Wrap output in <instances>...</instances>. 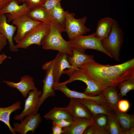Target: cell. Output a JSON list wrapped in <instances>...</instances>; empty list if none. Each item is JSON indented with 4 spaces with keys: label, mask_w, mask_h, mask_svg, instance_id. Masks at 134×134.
Returning <instances> with one entry per match:
<instances>
[{
    "label": "cell",
    "mask_w": 134,
    "mask_h": 134,
    "mask_svg": "<svg viewBox=\"0 0 134 134\" xmlns=\"http://www.w3.org/2000/svg\"><path fill=\"white\" fill-rule=\"evenodd\" d=\"M79 68L102 89L134 78V58L113 65L101 64L94 60L85 63Z\"/></svg>",
    "instance_id": "obj_1"
},
{
    "label": "cell",
    "mask_w": 134,
    "mask_h": 134,
    "mask_svg": "<svg viewBox=\"0 0 134 134\" xmlns=\"http://www.w3.org/2000/svg\"><path fill=\"white\" fill-rule=\"evenodd\" d=\"M64 32H66L65 29L53 18L50 30L41 42L42 48L46 50H56L72 56V48L68 41L62 36L61 33Z\"/></svg>",
    "instance_id": "obj_2"
},
{
    "label": "cell",
    "mask_w": 134,
    "mask_h": 134,
    "mask_svg": "<svg viewBox=\"0 0 134 134\" xmlns=\"http://www.w3.org/2000/svg\"><path fill=\"white\" fill-rule=\"evenodd\" d=\"M124 33L118 21L115 20L107 36L101 41V45L111 58L120 61V53L124 41Z\"/></svg>",
    "instance_id": "obj_3"
},
{
    "label": "cell",
    "mask_w": 134,
    "mask_h": 134,
    "mask_svg": "<svg viewBox=\"0 0 134 134\" xmlns=\"http://www.w3.org/2000/svg\"><path fill=\"white\" fill-rule=\"evenodd\" d=\"M68 41L72 48H75L81 52L85 53L87 49L94 50L103 53L111 58L94 33L87 35H79L69 39Z\"/></svg>",
    "instance_id": "obj_4"
},
{
    "label": "cell",
    "mask_w": 134,
    "mask_h": 134,
    "mask_svg": "<svg viewBox=\"0 0 134 134\" xmlns=\"http://www.w3.org/2000/svg\"><path fill=\"white\" fill-rule=\"evenodd\" d=\"M51 23L42 22L35 27L15 45V48L27 49L33 44L41 45V40L50 30Z\"/></svg>",
    "instance_id": "obj_5"
},
{
    "label": "cell",
    "mask_w": 134,
    "mask_h": 134,
    "mask_svg": "<svg viewBox=\"0 0 134 134\" xmlns=\"http://www.w3.org/2000/svg\"><path fill=\"white\" fill-rule=\"evenodd\" d=\"M65 12V29L69 39L79 35L86 34L90 31L85 25L87 20L86 16L77 19L75 18L74 13H69L68 11Z\"/></svg>",
    "instance_id": "obj_6"
},
{
    "label": "cell",
    "mask_w": 134,
    "mask_h": 134,
    "mask_svg": "<svg viewBox=\"0 0 134 134\" xmlns=\"http://www.w3.org/2000/svg\"><path fill=\"white\" fill-rule=\"evenodd\" d=\"M55 61V58L49 61L45 62L42 67V69L45 71L46 73L43 80L42 91L37 106V112L40 106L47 99L55 96V90L53 88L54 82L53 73Z\"/></svg>",
    "instance_id": "obj_7"
},
{
    "label": "cell",
    "mask_w": 134,
    "mask_h": 134,
    "mask_svg": "<svg viewBox=\"0 0 134 134\" xmlns=\"http://www.w3.org/2000/svg\"><path fill=\"white\" fill-rule=\"evenodd\" d=\"M68 76V80L62 83L67 84L76 80L80 81L87 85L83 93L92 96H97L101 93L103 89L80 68L75 70Z\"/></svg>",
    "instance_id": "obj_8"
},
{
    "label": "cell",
    "mask_w": 134,
    "mask_h": 134,
    "mask_svg": "<svg viewBox=\"0 0 134 134\" xmlns=\"http://www.w3.org/2000/svg\"><path fill=\"white\" fill-rule=\"evenodd\" d=\"M12 25H15L17 31L14 40L17 43L20 41L25 36L41 22L34 20L26 14L19 16L12 20Z\"/></svg>",
    "instance_id": "obj_9"
},
{
    "label": "cell",
    "mask_w": 134,
    "mask_h": 134,
    "mask_svg": "<svg viewBox=\"0 0 134 134\" xmlns=\"http://www.w3.org/2000/svg\"><path fill=\"white\" fill-rule=\"evenodd\" d=\"M66 85L59 83L55 86L53 88L54 90H60L62 92L67 98L89 100L100 104L108 105L102 93L97 96H92L84 93L71 90L67 88Z\"/></svg>",
    "instance_id": "obj_10"
},
{
    "label": "cell",
    "mask_w": 134,
    "mask_h": 134,
    "mask_svg": "<svg viewBox=\"0 0 134 134\" xmlns=\"http://www.w3.org/2000/svg\"><path fill=\"white\" fill-rule=\"evenodd\" d=\"M42 120L40 113L25 116L20 123L14 122L13 129L15 133L20 134H26L31 131L33 134L39 126Z\"/></svg>",
    "instance_id": "obj_11"
},
{
    "label": "cell",
    "mask_w": 134,
    "mask_h": 134,
    "mask_svg": "<svg viewBox=\"0 0 134 134\" xmlns=\"http://www.w3.org/2000/svg\"><path fill=\"white\" fill-rule=\"evenodd\" d=\"M42 93L41 91L38 90L30 91L25 100L23 110L20 114L15 115L14 119L21 121L26 116L36 114L37 106Z\"/></svg>",
    "instance_id": "obj_12"
},
{
    "label": "cell",
    "mask_w": 134,
    "mask_h": 134,
    "mask_svg": "<svg viewBox=\"0 0 134 134\" xmlns=\"http://www.w3.org/2000/svg\"><path fill=\"white\" fill-rule=\"evenodd\" d=\"M72 55H67L68 60L71 66V68L64 71L63 74L68 76L76 69L79 68L85 63L95 60L93 55H88L81 52L74 48H72Z\"/></svg>",
    "instance_id": "obj_13"
},
{
    "label": "cell",
    "mask_w": 134,
    "mask_h": 134,
    "mask_svg": "<svg viewBox=\"0 0 134 134\" xmlns=\"http://www.w3.org/2000/svg\"><path fill=\"white\" fill-rule=\"evenodd\" d=\"M19 4L16 0H12L7 5L0 9V14L8 13L6 15L8 23L19 16L26 14L29 11L25 3L21 5Z\"/></svg>",
    "instance_id": "obj_14"
},
{
    "label": "cell",
    "mask_w": 134,
    "mask_h": 134,
    "mask_svg": "<svg viewBox=\"0 0 134 134\" xmlns=\"http://www.w3.org/2000/svg\"><path fill=\"white\" fill-rule=\"evenodd\" d=\"M3 82L11 88L16 89L25 98L27 97L30 91L37 90L35 86L33 78L29 75L22 76L20 81L18 82L7 80L4 81Z\"/></svg>",
    "instance_id": "obj_15"
},
{
    "label": "cell",
    "mask_w": 134,
    "mask_h": 134,
    "mask_svg": "<svg viewBox=\"0 0 134 134\" xmlns=\"http://www.w3.org/2000/svg\"><path fill=\"white\" fill-rule=\"evenodd\" d=\"M55 58L53 70L54 86L60 83V77L63 74L64 70L67 68L69 69L71 67L68 60L67 54L59 52Z\"/></svg>",
    "instance_id": "obj_16"
},
{
    "label": "cell",
    "mask_w": 134,
    "mask_h": 134,
    "mask_svg": "<svg viewBox=\"0 0 134 134\" xmlns=\"http://www.w3.org/2000/svg\"><path fill=\"white\" fill-rule=\"evenodd\" d=\"M16 29V26L8 23L5 14H0V32L8 41L9 50L13 52H17L18 50V49L15 48L13 41V36Z\"/></svg>",
    "instance_id": "obj_17"
},
{
    "label": "cell",
    "mask_w": 134,
    "mask_h": 134,
    "mask_svg": "<svg viewBox=\"0 0 134 134\" xmlns=\"http://www.w3.org/2000/svg\"><path fill=\"white\" fill-rule=\"evenodd\" d=\"M94 122L91 119L80 118L75 119L69 126L63 128V134H82L86 129Z\"/></svg>",
    "instance_id": "obj_18"
},
{
    "label": "cell",
    "mask_w": 134,
    "mask_h": 134,
    "mask_svg": "<svg viewBox=\"0 0 134 134\" xmlns=\"http://www.w3.org/2000/svg\"><path fill=\"white\" fill-rule=\"evenodd\" d=\"M70 99L67 106L71 110L74 119L80 118L89 119L93 118L92 114L78 99L73 98Z\"/></svg>",
    "instance_id": "obj_19"
},
{
    "label": "cell",
    "mask_w": 134,
    "mask_h": 134,
    "mask_svg": "<svg viewBox=\"0 0 134 134\" xmlns=\"http://www.w3.org/2000/svg\"><path fill=\"white\" fill-rule=\"evenodd\" d=\"M101 93L108 106L114 111L117 109L118 102L121 99L117 85L106 87L103 89Z\"/></svg>",
    "instance_id": "obj_20"
},
{
    "label": "cell",
    "mask_w": 134,
    "mask_h": 134,
    "mask_svg": "<svg viewBox=\"0 0 134 134\" xmlns=\"http://www.w3.org/2000/svg\"><path fill=\"white\" fill-rule=\"evenodd\" d=\"M47 120L52 121L63 119L74 120L73 116L69 108L55 107L44 116Z\"/></svg>",
    "instance_id": "obj_21"
},
{
    "label": "cell",
    "mask_w": 134,
    "mask_h": 134,
    "mask_svg": "<svg viewBox=\"0 0 134 134\" xmlns=\"http://www.w3.org/2000/svg\"><path fill=\"white\" fill-rule=\"evenodd\" d=\"M115 20L109 17L100 19L97 25L96 31L94 33L96 37L100 41L106 37L111 30Z\"/></svg>",
    "instance_id": "obj_22"
},
{
    "label": "cell",
    "mask_w": 134,
    "mask_h": 134,
    "mask_svg": "<svg viewBox=\"0 0 134 134\" xmlns=\"http://www.w3.org/2000/svg\"><path fill=\"white\" fill-rule=\"evenodd\" d=\"M78 100L87 108L93 116L100 114L108 115L114 112V111L108 105L100 104L89 100Z\"/></svg>",
    "instance_id": "obj_23"
},
{
    "label": "cell",
    "mask_w": 134,
    "mask_h": 134,
    "mask_svg": "<svg viewBox=\"0 0 134 134\" xmlns=\"http://www.w3.org/2000/svg\"><path fill=\"white\" fill-rule=\"evenodd\" d=\"M21 103L16 101L11 105L5 107H0V121L5 124L8 127L11 133L16 134L10 124V116L11 114L15 111L20 109Z\"/></svg>",
    "instance_id": "obj_24"
},
{
    "label": "cell",
    "mask_w": 134,
    "mask_h": 134,
    "mask_svg": "<svg viewBox=\"0 0 134 134\" xmlns=\"http://www.w3.org/2000/svg\"><path fill=\"white\" fill-rule=\"evenodd\" d=\"M114 114L124 132L134 127V114L122 112L117 109L114 111Z\"/></svg>",
    "instance_id": "obj_25"
},
{
    "label": "cell",
    "mask_w": 134,
    "mask_h": 134,
    "mask_svg": "<svg viewBox=\"0 0 134 134\" xmlns=\"http://www.w3.org/2000/svg\"><path fill=\"white\" fill-rule=\"evenodd\" d=\"M26 14L33 20L42 23H50L53 19L49 11L41 7L29 11Z\"/></svg>",
    "instance_id": "obj_26"
},
{
    "label": "cell",
    "mask_w": 134,
    "mask_h": 134,
    "mask_svg": "<svg viewBox=\"0 0 134 134\" xmlns=\"http://www.w3.org/2000/svg\"><path fill=\"white\" fill-rule=\"evenodd\" d=\"M94 122L92 125L95 134H108L107 130L108 117L107 115L100 114L93 116Z\"/></svg>",
    "instance_id": "obj_27"
},
{
    "label": "cell",
    "mask_w": 134,
    "mask_h": 134,
    "mask_svg": "<svg viewBox=\"0 0 134 134\" xmlns=\"http://www.w3.org/2000/svg\"><path fill=\"white\" fill-rule=\"evenodd\" d=\"M49 12L52 18L63 27L65 28L66 21L65 12L62 7L60 2H58Z\"/></svg>",
    "instance_id": "obj_28"
},
{
    "label": "cell",
    "mask_w": 134,
    "mask_h": 134,
    "mask_svg": "<svg viewBox=\"0 0 134 134\" xmlns=\"http://www.w3.org/2000/svg\"><path fill=\"white\" fill-rule=\"evenodd\" d=\"M108 117L107 130L108 134H124V132L116 118L114 112L108 115Z\"/></svg>",
    "instance_id": "obj_29"
},
{
    "label": "cell",
    "mask_w": 134,
    "mask_h": 134,
    "mask_svg": "<svg viewBox=\"0 0 134 134\" xmlns=\"http://www.w3.org/2000/svg\"><path fill=\"white\" fill-rule=\"evenodd\" d=\"M119 93L122 98L130 91L134 90V78L124 80L118 85Z\"/></svg>",
    "instance_id": "obj_30"
},
{
    "label": "cell",
    "mask_w": 134,
    "mask_h": 134,
    "mask_svg": "<svg viewBox=\"0 0 134 134\" xmlns=\"http://www.w3.org/2000/svg\"><path fill=\"white\" fill-rule=\"evenodd\" d=\"M130 107V103L127 100L121 99L118 102L117 109L120 112L126 113L129 111Z\"/></svg>",
    "instance_id": "obj_31"
},
{
    "label": "cell",
    "mask_w": 134,
    "mask_h": 134,
    "mask_svg": "<svg viewBox=\"0 0 134 134\" xmlns=\"http://www.w3.org/2000/svg\"><path fill=\"white\" fill-rule=\"evenodd\" d=\"M44 0H23L29 11L41 7Z\"/></svg>",
    "instance_id": "obj_32"
},
{
    "label": "cell",
    "mask_w": 134,
    "mask_h": 134,
    "mask_svg": "<svg viewBox=\"0 0 134 134\" xmlns=\"http://www.w3.org/2000/svg\"><path fill=\"white\" fill-rule=\"evenodd\" d=\"M60 0H44L41 7L49 11Z\"/></svg>",
    "instance_id": "obj_33"
},
{
    "label": "cell",
    "mask_w": 134,
    "mask_h": 134,
    "mask_svg": "<svg viewBox=\"0 0 134 134\" xmlns=\"http://www.w3.org/2000/svg\"><path fill=\"white\" fill-rule=\"evenodd\" d=\"M74 120L63 119L53 121L52 124L58 125L62 128L67 127L70 125Z\"/></svg>",
    "instance_id": "obj_34"
},
{
    "label": "cell",
    "mask_w": 134,
    "mask_h": 134,
    "mask_svg": "<svg viewBox=\"0 0 134 134\" xmlns=\"http://www.w3.org/2000/svg\"><path fill=\"white\" fill-rule=\"evenodd\" d=\"M52 133L51 134H63V128L56 124H52Z\"/></svg>",
    "instance_id": "obj_35"
},
{
    "label": "cell",
    "mask_w": 134,
    "mask_h": 134,
    "mask_svg": "<svg viewBox=\"0 0 134 134\" xmlns=\"http://www.w3.org/2000/svg\"><path fill=\"white\" fill-rule=\"evenodd\" d=\"M7 44L6 38L0 32V51H1Z\"/></svg>",
    "instance_id": "obj_36"
},
{
    "label": "cell",
    "mask_w": 134,
    "mask_h": 134,
    "mask_svg": "<svg viewBox=\"0 0 134 134\" xmlns=\"http://www.w3.org/2000/svg\"><path fill=\"white\" fill-rule=\"evenodd\" d=\"M83 134H95V130L91 125L88 126L84 132Z\"/></svg>",
    "instance_id": "obj_37"
},
{
    "label": "cell",
    "mask_w": 134,
    "mask_h": 134,
    "mask_svg": "<svg viewBox=\"0 0 134 134\" xmlns=\"http://www.w3.org/2000/svg\"><path fill=\"white\" fill-rule=\"evenodd\" d=\"M12 0H0V9L9 4Z\"/></svg>",
    "instance_id": "obj_38"
},
{
    "label": "cell",
    "mask_w": 134,
    "mask_h": 134,
    "mask_svg": "<svg viewBox=\"0 0 134 134\" xmlns=\"http://www.w3.org/2000/svg\"><path fill=\"white\" fill-rule=\"evenodd\" d=\"M7 57L6 55L4 54L0 55V64H2L3 61Z\"/></svg>",
    "instance_id": "obj_39"
},
{
    "label": "cell",
    "mask_w": 134,
    "mask_h": 134,
    "mask_svg": "<svg viewBox=\"0 0 134 134\" xmlns=\"http://www.w3.org/2000/svg\"><path fill=\"white\" fill-rule=\"evenodd\" d=\"M134 127H133L127 131L124 132V134H134Z\"/></svg>",
    "instance_id": "obj_40"
},
{
    "label": "cell",
    "mask_w": 134,
    "mask_h": 134,
    "mask_svg": "<svg viewBox=\"0 0 134 134\" xmlns=\"http://www.w3.org/2000/svg\"><path fill=\"white\" fill-rule=\"evenodd\" d=\"M19 3L21 2H23V0H15Z\"/></svg>",
    "instance_id": "obj_41"
},
{
    "label": "cell",
    "mask_w": 134,
    "mask_h": 134,
    "mask_svg": "<svg viewBox=\"0 0 134 134\" xmlns=\"http://www.w3.org/2000/svg\"></svg>",
    "instance_id": "obj_42"
}]
</instances>
